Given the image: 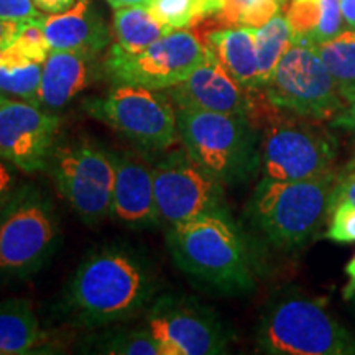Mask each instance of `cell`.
I'll use <instances>...</instances> for the list:
<instances>
[{"label": "cell", "instance_id": "cell-1", "mask_svg": "<svg viewBox=\"0 0 355 355\" xmlns=\"http://www.w3.org/2000/svg\"><path fill=\"white\" fill-rule=\"evenodd\" d=\"M152 265L130 247L92 250L78 266L64 295V308L76 324L105 326L137 316L153 300Z\"/></svg>", "mask_w": 355, "mask_h": 355}, {"label": "cell", "instance_id": "cell-2", "mask_svg": "<svg viewBox=\"0 0 355 355\" xmlns=\"http://www.w3.org/2000/svg\"><path fill=\"white\" fill-rule=\"evenodd\" d=\"M166 242L173 261L196 285L224 295L254 288L245 242L227 214H207L170 225Z\"/></svg>", "mask_w": 355, "mask_h": 355}, {"label": "cell", "instance_id": "cell-3", "mask_svg": "<svg viewBox=\"0 0 355 355\" xmlns=\"http://www.w3.org/2000/svg\"><path fill=\"white\" fill-rule=\"evenodd\" d=\"M337 171L303 181L261 178L250 199V219L273 247L295 250L322 227L331 216Z\"/></svg>", "mask_w": 355, "mask_h": 355}, {"label": "cell", "instance_id": "cell-4", "mask_svg": "<svg viewBox=\"0 0 355 355\" xmlns=\"http://www.w3.org/2000/svg\"><path fill=\"white\" fill-rule=\"evenodd\" d=\"M180 141L194 162L222 184L250 180L260 165L255 125L245 115L176 109Z\"/></svg>", "mask_w": 355, "mask_h": 355}, {"label": "cell", "instance_id": "cell-5", "mask_svg": "<svg viewBox=\"0 0 355 355\" xmlns=\"http://www.w3.org/2000/svg\"><path fill=\"white\" fill-rule=\"evenodd\" d=\"M257 347L273 355H352L355 337L336 321L324 300L285 296L261 316Z\"/></svg>", "mask_w": 355, "mask_h": 355}, {"label": "cell", "instance_id": "cell-6", "mask_svg": "<svg viewBox=\"0 0 355 355\" xmlns=\"http://www.w3.org/2000/svg\"><path fill=\"white\" fill-rule=\"evenodd\" d=\"M58 242V220L48 196L21 186L0 211V277L26 278L46 263Z\"/></svg>", "mask_w": 355, "mask_h": 355}, {"label": "cell", "instance_id": "cell-7", "mask_svg": "<svg viewBox=\"0 0 355 355\" xmlns=\"http://www.w3.org/2000/svg\"><path fill=\"white\" fill-rule=\"evenodd\" d=\"M265 123L260 140L263 176L278 181L316 180L336 171L337 144L327 128L313 119L279 114Z\"/></svg>", "mask_w": 355, "mask_h": 355}, {"label": "cell", "instance_id": "cell-8", "mask_svg": "<svg viewBox=\"0 0 355 355\" xmlns=\"http://www.w3.org/2000/svg\"><path fill=\"white\" fill-rule=\"evenodd\" d=\"M84 109L146 152H166L180 140L176 107L162 91L114 84L102 97L84 102Z\"/></svg>", "mask_w": 355, "mask_h": 355}, {"label": "cell", "instance_id": "cell-9", "mask_svg": "<svg viewBox=\"0 0 355 355\" xmlns=\"http://www.w3.org/2000/svg\"><path fill=\"white\" fill-rule=\"evenodd\" d=\"M207 60L204 40L191 28L173 30L140 53H128L117 43L110 46L102 69L115 84H132L168 91Z\"/></svg>", "mask_w": 355, "mask_h": 355}, {"label": "cell", "instance_id": "cell-10", "mask_svg": "<svg viewBox=\"0 0 355 355\" xmlns=\"http://www.w3.org/2000/svg\"><path fill=\"white\" fill-rule=\"evenodd\" d=\"M263 91L283 112L319 122L332 121L347 107L321 56L304 43L291 44Z\"/></svg>", "mask_w": 355, "mask_h": 355}, {"label": "cell", "instance_id": "cell-11", "mask_svg": "<svg viewBox=\"0 0 355 355\" xmlns=\"http://www.w3.org/2000/svg\"><path fill=\"white\" fill-rule=\"evenodd\" d=\"M48 166L58 191L84 222L96 224L110 214L115 180L112 153L89 140L56 144Z\"/></svg>", "mask_w": 355, "mask_h": 355}, {"label": "cell", "instance_id": "cell-12", "mask_svg": "<svg viewBox=\"0 0 355 355\" xmlns=\"http://www.w3.org/2000/svg\"><path fill=\"white\" fill-rule=\"evenodd\" d=\"M159 222L180 224L207 214H227L222 183L186 148L168 152L152 166Z\"/></svg>", "mask_w": 355, "mask_h": 355}, {"label": "cell", "instance_id": "cell-13", "mask_svg": "<svg viewBox=\"0 0 355 355\" xmlns=\"http://www.w3.org/2000/svg\"><path fill=\"white\" fill-rule=\"evenodd\" d=\"M146 329L162 355L224 354L230 340L214 311L180 295H165L155 301L146 314Z\"/></svg>", "mask_w": 355, "mask_h": 355}, {"label": "cell", "instance_id": "cell-14", "mask_svg": "<svg viewBox=\"0 0 355 355\" xmlns=\"http://www.w3.org/2000/svg\"><path fill=\"white\" fill-rule=\"evenodd\" d=\"M60 117L30 101L0 99V157L25 173L44 170L56 146Z\"/></svg>", "mask_w": 355, "mask_h": 355}, {"label": "cell", "instance_id": "cell-15", "mask_svg": "<svg viewBox=\"0 0 355 355\" xmlns=\"http://www.w3.org/2000/svg\"><path fill=\"white\" fill-rule=\"evenodd\" d=\"M168 96L176 109L250 115V92L209 55L183 83L168 89Z\"/></svg>", "mask_w": 355, "mask_h": 355}, {"label": "cell", "instance_id": "cell-16", "mask_svg": "<svg viewBox=\"0 0 355 355\" xmlns=\"http://www.w3.org/2000/svg\"><path fill=\"white\" fill-rule=\"evenodd\" d=\"M112 155L115 180L110 216L132 227L159 224L152 166L137 155Z\"/></svg>", "mask_w": 355, "mask_h": 355}, {"label": "cell", "instance_id": "cell-17", "mask_svg": "<svg viewBox=\"0 0 355 355\" xmlns=\"http://www.w3.org/2000/svg\"><path fill=\"white\" fill-rule=\"evenodd\" d=\"M43 30L51 51L99 55L110 43L107 25L91 0H78L69 10L44 17Z\"/></svg>", "mask_w": 355, "mask_h": 355}, {"label": "cell", "instance_id": "cell-18", "mask_svg": "<svg viewBox=\"0 0 355 355\" xmlns=\"http://www.w3.org/2000/svg\"><path fill=\"white\" fill-rule=\"evenodd\" d=\"M97 55L81 51H51L43 63L37 104L58 110L94 83Z\"/></svg>", "mask_w": 355, "mask_h": 355}, {"label": "cell", "instance_id": "cell-19", "mask_svg": "<svg viewBox=\"0 0 355 355\" xmlns=\"http://www.w3.org/2000/svg\"><path fill=\"white\" fill-rule=\"evenodd\" d=\"M207 55L248 92L261 91L257 61L255 28L250 26H225L204 35Z\"/></svg>", "mask_w": 355, "mask_h": 355}, {"label": "cell", "instance_id": "cell-20", "mask_svg": "<svg viewBox=\"0 0 355 355\" xmlns=\"http://www.w3.org/2000/svg\"><path fill=\"white\" fill-rule=\"evenodd\" d=\"M285 17L293 43L314 46L345 30L340 0H288Z\"/></svg>", "mask_w": 355, "mask_h": 355}, {"label": "cell", "instance_id": "cell-21", "mask_svg": "<svg viewBox=\"0 0 355 355\" xmlns=\"http://www.w3.org/2000/svg\"><path fill=\"white\" fill-rule=\"evenodd\" d=\"M44 339L46 334L28 301H0V354H30Z\"/></svg>", "mask_w": 355, "mask_h": 355}, {"label": "cell", "instance_id": "cell-22", "mask_svg": "<svg viewBox=\"0 0 355 355\" xmlns=\"http://www.w3.org/2000/svg\"><path fill=\"white\" fill-rule=\"evenodd\" d=\"M173 30L162 24L146 6L115 8L114 37L128 53H140Z\"/></svg>", "mask_w": 355, "mask_h": 355}, {"label": "cell", "instance_id": "cell-23", "mask_svg": "<svg viewBox=\"0 0 355 355\" xmlns=\"http://www.w3.org/2000/svg\"><path fill=\"white\" fill-rule=\"evenodd\" d=\"M314 50L329 69L345 104H352L355 102V30L345 28L336 37L314 44Z\"/></svg>", "mask_w": 355, "mask_h": 355}, {"label": "cell", "instance_id": "cell-24", "mask_svg": "<svg viewBox=\"0 0 355 355\" xmlns=\"http://www.w3.org/2000/svg\"><path fill=\"white\" fill-rule=\"evenodd\" d=\"M43 64L25 58L12 46L0 48V92L37 104Z\"/></svg>", "mask_w": 355, "mask_h": 355}, {"label": "cell", "instance_id": "cell-25", "mask_svg": "<svg viewBox=\"0 0 355 355\" xmlns=\"http://www.w3.org/2000/svg\"><path fill=\"white\" fill-rule=\"evenodd\" d=\"M293 44V32L286 17L278 13L265 25L255 28L257 61H259L260 87L265 89L285 53Z\"/></svg>", "mask_w": 355, "mask_h": 355}, {"label": "cell", "instance_id": "cell-26", "mask_svg": "<svg viewBox=\"0 0 355 355\" xmlns=\"http://www.w3.org/2000/svg\"><path fill=\"white\" fill-rule=\"evenodd\" d=\"M148 10L171 30L193 28L219 12V0H150Z\"/></svg>", "mask_w": 355, "mask_h": 355}, {"label": "cell", "instance_id": "cell-27", "mask_svg": "<svg viewBox=\"0 0 355 355\" xmlns=\"http://www.w3.org/2000/svg\"><path fill=\"white\" fill-rule=\"evenodd\" d=\"M214 19L225 26L259 28L270 21L286 6L288 0H219Z\"/></svg>", "mask_w": 355, "mask_h": 355}, {"label": "cell", "instance_id": "cell-28", "mask_svg": "<svg viewBox=\"0 0 355 355\" xmlns=\"http://www.w3.org/2000/svg\"><path fill=\"white\" fill-rule=\"evenodd\" d=\"M102 354L119 355H162L159 345L148 329H127L110 334L99 344Z\"/></svg>", "mask_w": 355, "mask_h": 355}, {"label": "cell", "instance_id": "cell-29", "mask_svg": "<svg viewBox=\"0 0 355 355\" xmlns=\"http://www.w3.org/2000/svg\"><path fill=\"white\" fill-rule=\"evenodd\" d=\"M43 19L44 17H38V19L20 21L19 32H17L15 38L10 43L25 58L42 64L46 61V58L51 53L50 43H48L46 37H44Z\"/></svg>", "mask_w": 355, "mask_h": 355}, {"label": "cell", "instance_id": "cell-30", "mask_svg": "<svg viewBox=\"0 0 355 355\" xmlns=\"http://www.w3.org/2000/svg\"><path fill=\"white\" fill-rule=\"evenodd\" d=\"M326 239L336 243H355V206L340 202L329 216Z\"/></svg>", "mask_w": 355, "mask_h": 355}, {"label": "cell", "instance_id": "cell-31", "mask_svg": "<svg viewBox=\"0 0 355 355\" xmlns=\"http://www.w3.org/2000/svg\"><path fill=\"white\" fill-rule=\"evenodd\" d=\"M340 202H350L355 206V159L345 166L344 171L337 173L331 196V212Z\"/></svg>", "mask_w": 355, "mask_h": 355}, {"label": "cell", "instance_id": "cell-32", "mask_svg": "<svg viewBox=\"0 0 355 355\" xmlns=\"http://www.w3.org/2000/svg\"><path fill=\"white\" fill-rule=\"evenodd\" d=\"M43 17L33 0H0V19L8 21H25Z\"/></svg>", "mask_w": 355, "mask_h": 355}, {"label": "cell", "instance_id": "cell-33", "mask_svg": "<svg viewBox=\"0 0 355 355\" xmlns=\"http://www.w3.org/2000/svg\"><path fill=\"white\" fill-rule=\"evenodd\" d=\"M17 191L15 166L8 163L6 158L0 157V211L10 201L13 193Z\"/></svg>", "mask_w": 355, "mask_h": 355}, {"label": "cell", "instance_id": "cell-34", "mask_svg": "<svg viewBox=\"0 0 355 355\" xmlns=\"http://www.w3.org/2000/svg\"><path fill=\"white\" fill-rule=\"evenodd\" d=\"M38 10L48 13H61L69 10L78 0H33Z\"/></svg>", "mask_w": 355, "mask_h": 355}, {"label": "cell", "instance_id": "cell-35", "mask_svg": "<svg viewBox=\"0 0 355 355\" xmlns=\"http://www.w3.org/2000/svg\"><path fill=\"white\" fill-rule=\"evenodd\" d=\"M332 125L347 128V130H355V102L349 104L343 112L332 119Z\"/></svg>", "mask_w": 355, "mask_h": 355}, {"label": "cell", "instance_id": "cell-36", "mask_svg": "<svg viewBox=\"0 0 355 355\" xmlns=\"http://www.w3.org/2000/svg\"><path fill=\"white\" fill-rule=\"evenodd\" d=\"M20 28V21H8L0 19V48L7 46L15 38L17 32Z\"/></svg>", "mask_w": 355, "mask_h": 355}, {"label": "cell", "instance_id": "cell-37", "mask_svg": "<svg viewBox=\"0 0 355 355\" xmlns=\"http://www.w3.org/2000/svg\"><path fill=\"white\" fill-rule=\"evenodd\" d=\"M345 275H347L349 282H347V285L344 286L343 296H344V300L350 301V300H354V296H355V254L352 259H350L349 263L345 265Z\"/></svg>", "mask_w": 355, "mask_h": 355}, {"label": "cell", "instance_id": "cell-38", "mask_svg": "<svg viewBox=\"0 0 355 355\" xmlns=\"http://www.w3.org/2000/svg\"><path fill=\"white\" fill-rule=\"evenodd\" d=\"M340 12L345 28L355 30V0H340Z\"/></svg>", "mask_w": 355, "mask_h": 355}, {"label": "cell", "instance_id": "cell-39", "mask_svg": "<svg viewBox=\"0 0 355 355\" xmlns=\"http://www.w3.org/2000/svg\"><path fill=\"white\" fill-rule=\"evenodd\" d=\"M109 6L114 8L133 7V6H148L150 0H107Z\"/></svg>", "mask_w": 355, "mask_h": 355}, {"label": "cell", "instance_id": "cell-40", "mask_svg": "<svg viewBox=\"0 0 355 355\" xmlns=\"http://www.w3.org/2000/svg\"><path fill=\"white\" fill-rule=\"evenodd\" d=\"M2 97H3V94H2V92H0V99H2Z\"/></svg>", "mask_w": 355, "mask_h": 355}, {"label": "cell", "instance_id": "cell-41", "mask_svg": "<svg viewBox=\"0 0 355 355\" xmlns=\"http://www.w3.org/2000/svg\"><path fill=\"white\" fill-rule=\"evenodd\" d=\"M354 300H355V296H354Z\"/></svg>", "mask_w": 355, "mask_h": 355}]
</instances>
